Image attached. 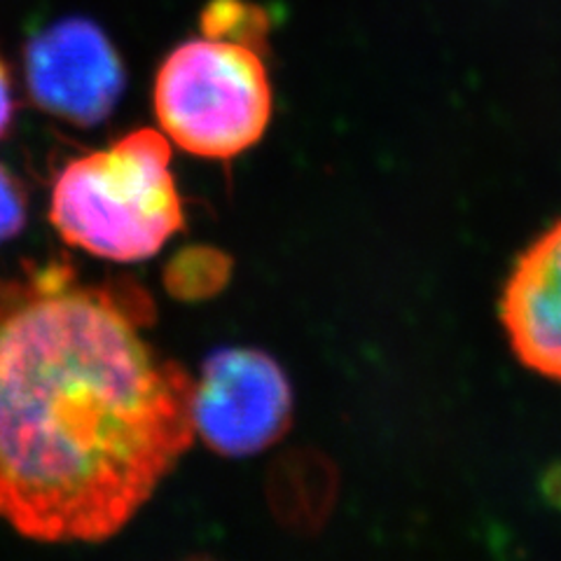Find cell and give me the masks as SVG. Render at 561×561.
Masks as SVG:
<instances>
[{
  "label": "cell",
  "instance_id": "obj_9",
  "mask_svg": "<svg viewBox=\"0 0 561 561\" xmlns=\"http://www.w3.org/2000/svg\"><path fill=\"white\" fill-rule=\"evenodd\" d=\"M14 117V87L8 64L0 59V138L10 131Z\"/></svg>",
  "mask_w": 561,
  "mask_h": 561
},
{
  "label": "cell",
  "instance_id": "obj_5",
  "mask_svg": "<svg viewBox=\"0 0 561 561\" xmlns=\"http://www.w3.org/2000/svg\"><path fill=\"white\" fill-rule=\"evenodd\" d=\"M24 80L41 111L92 127L111 115L125 92V66L94 22L68 16L26 43Z\"/></svg>",
  "mask_w": 561,
  "mask_h": 561
},
{
  "label": "cell",
  "instance_id": "obj_8",
  "mask_svg": "<svg viewBox=\"0 0 561 561\" xmlns=\"http://www.w3.org/2000/svg\"><path fill=\"white\" fill-rule=\"evenodd\" d=\"M26 222V197L20 181L0 164V243L22 232Z\"/></svg>",
  "mask_w": 561,
  "mask_h": 561
},
{
  "label": "cell",
  "instance_id": "obj_2",
  "mask_svg": "<svg viewBox=\"0 0 561 561\" xmlns=\"http://www.w3.org/2000/svg\"><path fill=\"white\" fill-rule=\"evenodd\" d=\"M49 220L66 243L103 260L160 253L185 222L167 136L138 129L70 160L51 187Z\"/></svg>",
  "mask_w": 561,
  "mask_h": 561
},
{
  "label": "cell",
  "instance_id": "obj_3",
  "mask_svg": "<svg viewBox=\"0 0 561 561\" xmlns=\"http://www.w3.org/2000/svg\"><path fill=\"white\" fill-rule=\"evenodd\" d=\"M152 101L164 136L208 160L253 148L272 117V84L257 49L210 35L179 45L162 61Z\"/></svg>",
  "mask_w": 561,
  "mask_h": 561
},
{
  "label": "cell",
  "instance_id": "obj_7",
  "mask_svg": "<svg viewBox=\"0 0 561 561\" xmlns=\"http://www.w3.org/2000/svg\"><path fill=\"white\" fill-rule=\"evenodd\" d=\"M267 16L245 0H210L202 12L204 35L260 47L267 33Z\"/></svg>",
  "mask_w": 561,
  "mask_h": 561
},
{
  "label": "cell",
  "instance_id": "obj_1",
  "mask_svg": "<svg viewBox=\"0 0 561 561\" xmlns=\"http://www.w3.org/2000/svg\"><path fill=\"white\" fill-rule=\"evenodd\" d=\"M140 302L68 260L0 280V522L28 540L117 536L195 443V379Z\"/></svg>",
  "mask_w": 561,
  "mask_h": 561
},
{
  "label": "cell",
  "instance_id": "obj_4",
  "mask_svg": "<svg viewBox=\"0 0 561 561\" xmlns=\"http://www.w3.org/2000/svg\"><path fill=\"white\" fill-rule=\"evenodd\" d=\"M293 414L284 370L253 348H225L204 363L192 393L202 440L225 456H251L286 433Z\"/></svg>",
  "mask_w": 561,
  "mask_h": 561
},
{
  "label": "cell",
  "instance_id": "obj_6",
  "mask_svg": "<svg viewBox=\"0 0 561 561\" xmlns=\"http://www.w3.org/2000/svg\"><path fill=\"white\" fill-rule=\"evenodd\" d=\"M501 323L517 360L561 383V220L515 262L501 297Z\"/></svg>",
  "mask_w": 561,
  "mask_h": 561
}]
</instances>
